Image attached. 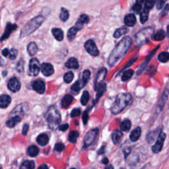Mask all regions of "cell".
Returning a JSON list of instances; mask_svg holds the SVG:
<instances>
[{
	"instance_id": "1",
	"label": "cell",
	"mask_w": 169,
	"mask_h": 169,
	"mask_svg": "<svg viewBox=\"0 0 169 169\" xmlns=\"http://www.w3.org/2000/svg\"><path fill=\"white\" fill-rule=\"evenodd\" d=\"M132 40L130 36L124 37L122 39L112 51L108 58V63L110 67L114 66L122 58L129 50Z\"/></svg>"
},
{
	"instance_id": "2",
	"label": "cell",
	"mask_w": 169,
	"mask_h": 169,
	"mask_svg": "<svg viewBox=\"0 0 169 169\" xmlns=\"http://www.w3.org/2000/svg\"><path fill=\"white\" fill-rule=\"evenodd\" d=\"M28 108V105L25 102L21 103L16 106V107L9 114V119L6 122V126L10 128L14 127L22 120Z\"/></svg>"
},
{
	"instance_id": "3",
	"label": "cell",
	"mask_w": 169,
	"mask_h": 169,
	"mask_svg": "<svg viewBox=\"0 0 169 169\" xmlns=\"http://www.w3.org/2000/svg\"><path fill=\"white\" fill-rule=\"evenodd\" d=\"M131 100L132 98L129 93L119 94L111 107L112 113L114 114L120 113L130 104Z\"/></svg>"
},
{
	"instance_id": "4",
	"label": "cell",
	"mask_w": 169,
	"mask_h": 169,
	"mask_svg": "<svg viewBox=\"0 0 169 169\" xmlns=\"http://www.w3.org/2000/svg\"><path fill=\"white\" fill-rule=\"evenodd\" d=\"M45 118L48 123V127L52 130H56L60 126L62 121L61 114L56 106L50 107L45 114Z\"/></svg>"
},
{
	"instance_id": "5",
	"label": "cell",
	"mask_w": 169,
	"mask_h": 169,
	"mask_svg": "<svg viewBox=\"0 0 169 169\" xmlns=\"http://www.w3.org/2000/svg\"><path fill=\"white\" fill-rule=\"evenodd\" d=\"M44 19L45 18L42 15H39V16L33 18V19L28 22L26 25L21 30V38H24V37H26L33 33L34 31L41 26Z\"/></svg>"
},
{
	"instance_id": "6",
	"label": "cell",
	"mask_w": 169,
	"mask_h": 169,
	"mask_svg": "<svg viewBox=\"0 0 169 169\" xmlns=\"http://www.w3.org/2000/svg\"><path fill=\"white\" fill-rule=\"evenodd\" d=\"M153 33H154V29L153 27L145 28L141 30L139 33L136 34V42L139 45H142L148 42L151 39Z\"/></svg>"
},
{
	"instance_id": "7",
	"label": "cell",
	"mask_w": 169,
	"mask_h": 169,
	"mask_svg": "<svg viewBox=\"0 0 169 169\" xmlns=\"http://www.w3.org/2000/svg\"><path fill=\"white\" fill-rule=\"evenodd\" d=\"M98 133H99L98 128H95V129L90 130L89 132L86 134L85 136H84L83 148H86L87 147H89L91 145V144L94 142V141L95 140Z\"/></svg>"
},
{
	"instance_id": "8",
	"label": "cell",
	"mask_w": 169,
	"mask_h": 169,
	"mask_svg": "<svg viewBox=\"0 0 169 169\" xmlns=\"http://www.w3.org/2000/svg\"><path fill=\"white\" fill-rule=\"evenodd\" d=\"M40 63L38 59L32 58L29 65V75L30 76H36L40 72Z\"/></svg>"
},
{
	"instance_id": "9",
	"label": "cell",
	"mask_w": 169,
	"mask_h": 169,
	"mask_svg": "<svg viewBox=\"0 0 169 169\" xmlns=\"http://www.w3.org/2000/svg\"><path fill=\"white\" fill-rule=\"evenodd\" d=\"M166 137L167 136H166L165 133L161 132L159 133L156 143H155V145L152 147V151L153 153H155V154L159 153L162 150L164 142L166 139Z\"/></svg>"
},
{
	"instance_id": "10",
	"label": "cell",
	"mask_w": 169,
	"mask_h": 169,
	"mask_svg": "<svg viewBox=\"0 0 169 169\" xmlns=\"http://www.w3.org/2000/svg\"><path fill=\"white\" fill-rule=\"evenodd\" d=\"M84 48L87 52L92 56H97L99 54V51L96 47L95 42L93 40H88L84 44Z\"/></svg>"
},
{
	"instance_id": "11",
	"label": "cell",
	"mask_w": 169,
	"mask_h": 169,
	"mask_svg": "<svg viewBox=\"0 0 169 169\" xmlns=\"http://www.w3.org/2000/svg\"><path fill=\"white\" fill-rule=\"evenodd\" d=\"M33 89L39 94H43L46 90V84L44 81L42 79H36L33 82Z\"/></svg>"
},
{
	"instance_id": "12",
	"label": "cell",
	"mask_w": 169,
	"mask_h": 169,
	"mask_svg": "<svg viewBox=\"0 0 169 169\" xmlns=\"http://www.w3.org/2000/svg\"><path fill=\"white\" fill-rule=\"evenodd\" d=\"M8 89L11 90V92L16 93L21 89V83L19 81L17 77H12L9 79L7 83Z\"/></svg>"
},
{
	"instance_id": "13",
	"label": "cell",
	"mask_w": 169,
	"mask_h": 169,
	"mask_svg": "<svg viewBox=\"0 0 169 169\" xmlns=\"http://www.w3.org/2000/svg\"><path fill=\"white\" fill-rule=\"evenodd\" d=\"M17 25L16 24H11L10 23H8L6 25L5 30L4 34L1 36V39H0V41H4V40L7 39L9 36L11 35V34L12 32H13L14 30H16L17 29Z\"/></svg>"
},
{
	"instance_id": "14",
	"label": "cell",
	"mask_w": 169,
	"mask_h": 169,
	"mask_svg": "<svg viewBox=\"0 0 169 169\" xmlns=\"http://www.w3.org/2000/svg\"><path fill=\"white\" fill-rule=\"evenodd\" d=\"M40 70L44 76L49 77L54 73V69L53 65L49 63H43L40 66Z\"/></svg>"
},
{
	"instance_id": "15",
	"label": "cell",
	"mask_w": 169,
	"mask_h": 169,
	"mask_svg": "<svg viewBox=\"0 0 169 169\" xmlns=\"http://www.w3.org/2000/svg\"><path fill=\"white\" fill-rule=\"evenodd\" d=\"M95 89L96 92V99L95 101V102H97L99 99L101 97L102 95L104 94V93L106 91V84L104 82L101 83L100 84H98L97 85L95 86Z\"/></svg>"
},
{
	"instance_id": "16",
	"label": "cell",
	"mask_w": 169,
	"mask_h": 169,
	"mask_svg": "<svg viewBox=\"0 0 169 169\" xmlns=\"http://www.w3.org/2000/svg\"><path fill=\"white\" fill-rule=\"evenodd\" d=\"M106 73H107V70L106 68H101L99 70L97 75H96V77L95 78V86L97 85L98 84H100L101 83H103L104 81Z\"/></svg>"
},
{
	"instance_id": "17",
	"label": "cell",
	"mask_w": 169,
	"mask_h": 169,
	"mask_svg": "<svg viewBox=\"0 0 169 169\" xmlns=\"http://www.w3.org/2000/svg\"><path fill=\"white\" fill-rule=\"evenodd\" d=\"M89 20H90V19L88 15H87L85 14L81 15L80 17L79 18V19H78L77 21L76 22L75 27H76L78 30H80L82 29V28L84 24L89 23Z\"/></svg>"
},
{
	"instance_id": "18",
	"label": "cell",
	"mask_w": 169,
	"mask_h": 169,
	"mask_svg": "<svg viewBox=\"0 0 169 169\" xmlns=\"http://www.w3.org/2000/svg\"><path fill=\"white\" fill-rule=\"evenodd\" d=\"M84 86H85V84L83 82L82 79H79L76 82L71 86V90L73 94H78L79 93L81 89L83 88Z\"/></svg>"
},
{
	"instance_id": "19",
	"label": "cell",
	"mask_w": 169,
	"mask_h": 169,
	"mask_svg": "<svg viewBox=\"0 0 169 169\" xmlns=\"http://www.w3.org/2000/svg\"><path fill=\"white\" fill-rule=\"evenodd\" d=\"M124 23L127 27H133L136 23V17L132 13H130L126 15L124 18Z\"/></svg>"
},
{
	"instance_id": "20",
	"label": "cell",
	"mask_w": 169,
	"mask_h": 169,
	"mask_svg": "<svg viewBox=\"0 0 169 169\" xmlns=\"http://www.w3.org/2000/svg\"><path fill=\"white\" fill-rule=\"evenodd\" d=\"M11 98L7 95H1L0 96V108H5L10 105Z\"/></svg>"
},
{
	"instance_id": "21",
	"label": "cell",
	"mask_w": 169,
	"mask_h": 169,
	"mask_svg": "<svg viewBox=\"0 0 169 169\" xmlns=\"http://www.w3.org/2000/svg\"><path fill=\"white\" fill-rule=\"evenodd\" d=\"M141 133H142V130L140 127H137L135 128L130 135V139L133 142H136L139 139L141 136Z\"/></svg>"
},
{
	"instance_id": "22",
	"label": "cell",
	"mask_w": 169,
	"mask_h": 169,
	"mask_svg": "<svg viewBox=\"0 0 169 169\" xmlns=\"http://www.w3.org/2000/svg\"><path fill=\"white\" fill-rule=\"evenodd\" d=\"M65 67L69 69H73V70H77L79 68V65L78 64V62L76 58H71L65 62Z\"/></svg>"
},
{
	"instance_id": "23",
	"label": "cell",
	"mask_w": 169,
	"mask_h": 169,
	"mask_svg": "<svg viewBox=\"0 0 169 169\" xmlns=\"http://www.w3.org/2000/svg\"><path fill=\"white\" fill-rule=\"evenodd\" d=\"M123 133L121 131L115 130L112 133V140L114 144L116 145L120 142L121 139H122Z\"/></svg>"
},
{
	"instance_id": "24",
	"label": "cell",
	"mask_w": 169,
	"mask_h": 169,
	"mask_svg": "<svg viewBox=\"0 0 169 169\" xmlns=\"http://www.w3.org/2000/svg\"><path fill=\"white\" fill-rule=\"evenodd\" d=\"M73 101V96L71 95H66L62 99L61 105L64 108H68L71 102Z\"/></svg>"
},
{
	"instance_id": "25",
	"label": "cell",
	"mask_w": 169,
	"mask_h": 169,
	"mask_svg": "<svg viewBox=\"0 0 169 169\" xmlns=\"http://www.w3.org/2000/svg\"><path fill=\"white\" fill-rule=\"evenodd\" d=\"M36 142L40 145L45 146L48 144L49 142V137L46 133H41L37 137Z\"/></svg>"
},
{
	"instance_id": "26",
	"label": "cell",
	"mask_w": 169,
	"mask_h": 169,
	"mask_svg": "<svg viewBox=\"0 0 169 169\" xmlns=\"http://www.w3.org/2000/svg\"><path fill=\"white\" fill-rule=\"evenodd\" d=\"M52 33L54 38L58 40V41H62L64 39V32L61 29L58 28H54L52 30Z\"/></svg>"
},
{
	"instance_id": "27",
	"label": "cell",
	"mask_w": 169,
	"mask_h": 169,
	"mask_svg": "<svg viewBox=\"0 0 169 169\" xmlns=\"http://www.w3.org/2000/svg\"><path fill=\"white\" fill-rule=\"evenodd\" d=\"M39 50L38 46L34 42H31L27 46V51L30 56H34Z\"/></svg>"
},
{
	"instance_id": "28",
	"label": "cell",
	"mask_w": 169,
	"mask_h": 169,
	"mask_svg": "<svg viewBox=\"0 0 169 169\" xmlns=\"http://www.w3.org/2000/svg\"><path fill=\"white\" fill-rule=\"evenodd\" d=\"M127 31H128V29L127 27H120L115 30L113 36L115 39H119L121 36H122L124 35V34H126L127 33Z\"/></svg>"
},
{
	"instance_id": "29",
	"label": "cell",
	"mask_w": 169,
	"mask_h": 169,
	"mask_svg": "<svg viewBox=\"0 0 169 169\" xmlns=\"http://www.w3.org/2000/svg\"><path fill=\"white\" fill-rule=\"evenodd\" d=\"M78 31H79V30H78L75 26L69 29L67 32V39L70 41H72V40L75 39V37H76Z\"/></svg>"
},
{
	"instance_id": "30",
	"label": "cell",
	"mask_w": 169,
	"mask_h": 169,
	"mask_svg": "<svg viewBox=\"0 0 169 169\" xmlns=\"http://www.w3.org/2000/svg\"><path fill=\"white\" fill-rule=\"evenodd\" d=\"M131 123L129 120H124L120 124V130L123 131H128L131 128Z\"/></svg>"
},
{
	"instance_id": "31",
	"label": "cell",
	"mask_w": 169,
	"mask_h": 169,
	"mask_svg": "<svg viewBox=\"0 0 169 169\" xmlns=\"http://www.w3.org/2000/svg\"><path fill=\"white\" fill-rule=\"evenodd\" d=\"M35 163L33 161H26L21 165L20 169H34Z\"/></svg>"
},
{
	"instance_id": "32",
	"label": "cell",
	"mask_w": 169,
	"mask_h": 169,
	"mask_svg": "<svg viewBox=\"0 0 169 169\" xmlns=\"http://www.w3.org/2000/svg\"><path fill=\"white\" fill-rule=\"evenodd\" d=\"M78 137H79V133L77 131H71L69 133L68 139L70 141V142L72 143H76L77 142Z\"/></svg>"
},
{
	"instance_id": "33",
	"label": "cell",
	"mask_w": 169,
	"mask_h": 169,
	"mask_svg": "<svg viewBox=\"0 0 169 169\" xmlns=\"http://www.w3.org/2000/svg\"><path fill=\"white\" fill-rule=\"evenodd\" d=\"M28 154L30 156H36L39 153V149L35 145H31L28 148Z\"/></svg>"
},
{
	"instance_id": "34",
	"label": "cell",
	"mask_w": 169,
	"mask_h": 169,
	"mask_svg": "<svg viewBox=\"0 0 169 169\" xmlns=\"http://www.w3.org/2000/svg\"><path fill=\"white\" fill-rule=\"evenodd\" d=\"M158 59L162 63H166L169 60V53L167 52H162L159 54Z\"/></svg>"
},
{
	"instance_id": "35",
	"label": "cell",
	"mask_w": 169,
	"mask_h": 169,
	"mask_svg": "<svg viewBox=\"0 0 169 169\" xmlns=\"http://www.w3.org/2000/svg\"><path fill=\"white\" fill-rule=\"evenodd\" d=\"M149 10L148 9H144V10L140 14V21L142 23H145V22L148 21L149 18Z\"/></svg>"
},
{
	"instance_id": "36",
	"label": "cell",
	"mask_w": 169,
	"mask_h": 169,
	"mask_svg": "<svg viewBox=\"0 0 169 169\" xmlns=\"http://www.w3.org/2000/svg\"><path fill=\"white\" fill-rule=\"evenodd\" d=\"M70 17V14L66 9L62 7L61 9L60 14H59V18L62 21H66Z\"/></svg>"
},
{
	"instance_id": "37",
	"label": "cell",
	"mask_w": 169,
	"mask_h": 169,
	"mask_svg": "<svg viewBox=\"0 0 169 169\" xmlns=\"http://www.w3.org/2000/svg\"><path fill=\"white\" fill-rule=\"evenodd\" d=\"M165 36V33L163 30H160L158 32H156L155 34L153 36V39L156 41H160V40H163Z\"/></svg>"
},
{
	"instance_id": "38",
	"label": "cell",
	"mask_w": 169,
	"mask_h": 169,
	"mask_svg": "<svg viewBox=\"0 0 169 169\" xmlns=\"http://www.w3.org/2000/svg\"><path fill=\"white\" fill-rule=\"evenodd\" d=\"M133 71L132 70H128L124 72L122 77V81H127L133 76Z\"/></svg>"
},
{
	"instance_id": "39",
	"label": "cell",
	"mask_w": 169,
	"mask_h": 169,
	"mask_svg": "<svg viewBox=\"0 0 169 169\" xmlns=\"http://www.w3.org/2000/svg\"><path fill=\"white\" fill-rule=\"evenodd\" d=\"M74 78V74L72 71H68L65 73L64 76V80L65 83H70Z\"/></svg>"
},
{
	"instance_id": "40",
	"label": "cell",
	"mask_w": 169,
	"mask_h": 169,
	"mask_svg": "<svg viewBox=\"0 0 169 169\" xmlns=\"http://www.w3.org/2000/svg\"><path fill=\"white\" fill-rule=\"evenodd\" d=\"M89 99H90V96L89 92L87 91V90H84L82 96H81V103L83 106H85L87 104V102H88Z\"/></svg>"
},
{
	"instance_id": "41",
	"label": "cell",
	"mask_w": 169,
	"mask_h": 169,
	"mask_svg": "<svg viewBox=\"0 0 169 169\" xmlns=\"http://www.w3.org/2000/svg\"><path fill=\"white\" fill-rule=\"evenodd\" d=\"M168 95V89H166L165 90V92L163 93V94H162V98L161 99V101H159V103L158 105L159 108L161 107V109L163 108V106L165 104V101H167Z\"/></svg>"
},
{
	"instance_id": "42",
	"label": "cell",
	"mask_w": 169,
	"mask_h": 169,
	"mask_svg": "<svg viewBox=\"0 0 169 169\" xmlns=\"http://www.w3.org/2000/svg\"><path fill=\"white\" fill-rule=\"evenodd\" d=\"M90 71L89 70H84L83 72V77L82 79H81L84 84H86L87 83H88V81L90 79Z\"/></svg>"
},
{
	"instance_id": "43",
	"label": "cell",
	"mask_w": 169,
	"mask_h": 169,
	"mask_svg": "<svg viewBox=\"0 0 169 169\" xmlns=\"http://www.w3.org/2000/svg\"><path fill=\"white\" fill-rule=\"evenodd\" d=\"M139 161V156L136 154H133L128 159L127 162L130 165H134L137 163Z\"/></svg>"
},
{
	"instance_id": "44",
	"label": "cell",
	"mask_w": 169,
	"mask_h": 169,
	"mask_svg": "<svg viewBox=\"0 0 169 169\" xmlns=\"http://www.w3.org/2000/svg\"><path fill=\"white\" fill-rule=\"evenodd\" d=\"M142 3L143 1H137L136 2V4L133 5V10L134 11V13H139V11L142 10Z\"/></svg>"
},
{
	"instance_id": "45",
	"label": "cell",
	"mask_w": 169,
	"mask_h": 169,
	"mask_svg": "<svg viewBox=\"0 0 169 169\" xmlns=\"http://www.w3.org/2000/svg\"><path fill=\"white\" fill-rule=\"evenodd\" d=\"M81 114V109L78 108L73 109V110L71 111L70 116L71 118H76V117H77V116H80Z\"/></svg>"
},
{
	"instance_id": "46",
	"label": "cell",
	"mask_w": 169,
	"mask_h": 169,
	"mask_svg": "<svg viewBox=\"0 0 169 169\" xmlns=\"http://www.w3.org/2000/svg\"><path fill=\"white\" fill-rule=\"evenodd\" d=\"M65 149V145L64 144L62 143H56L54 146V150L58 152H61L64 150Z\"/></svg>"
},
{
	"instance_id": "47",
	"label": "cell",
	"mask_w": 169,
	"mask_h": 169,
	"mask_svg": "<svg viewBox=\"0 0 169 169\" xmlns=\"http://www.w3.org/2000/svg\"><path fill=\"white\" fill-rule=\"evenodd\" d=\"M17 50L15 48H12L10 52H9V58L11 59H16L17 56Z\"/></svg>"
},
{
	"instance_id": "48",
	"label": "cell",
	"mask_w": 169,
	"mask_h": 169,
	"mask_svg": "<svg viewBox=\"0 0 169 169\" xmlns=\"http://www.w3.org/2000/svg\"><path fill=\"white\" fill-rule=\"evenodd\" d=\"M89 110L88 109H86L84 112H83V116H82V119H83V124L85 125L87 124V122H88V119H89Z\"/></svg>"
},
{
	"instance_id": "49",
	"label": "cell",
	"mask_w": 169,
	"mask_h": 169,
	"mask_svg": "<svg viewBox=\"0 0 169 169\" xmlns=\"http://www.w3.org/2000/svg\"><path fill=\"white\" fill-rule=\"evenodd\" d=\"M155 1H147L145 2V9H151L153 8V6H154L155 4Z\"/></svg>"
},
{
	"instance_id": "50",
	"label": "cell",
	"mask_w": 169,
	"mask_h": 169,
	"mask_svg": "<svg viewBox=\"0 0 169 169\" xmlns=\"http://www.w3.org/2000/svg\"><path fill=\"white\" fill-rule=\"evenodd\" d=\"M169 11V5L168 4H166L164 7V9L163 11L161 12V17H163L165 15H167L168 13V12Z\"/></svg>"
},
{
	"instance_id": "51",
	"label": "cell",
	"mask_w": 169,
	"mask_h": 169,
	"mask_svg": "<svg viewBox=\"0 0 169 169\" xmlns=\"http://www.w3.org/2000/svg\"><path fill=\"white\" fill-rule=\"evenodd\" d=\"M29 124H24V126L23 127V130H22V133H23V135H24V136L27 135V133L28 132V130H29Z\"/></svg>"
},
{
	"instance_id": "52",
	"label": "cell",
	"mask_w": 169,
	"mask_h": 169,
	"mask_svg": "<svg viewBox=\"0 0 169 169\" xmlns=\"http://www.w3.org/2000/svg\"><path fill=\"white\" fill-rule=\"evenodd\" d=\"M69 128V125L67 124H62L60 125L59 126V130L62 131H66Z\"/></svg>"
},
{
	"instance_id": "53",
	"label": "cell",
	"mask_w": 169,
	"mask_h": 169,
	"mask_svg": "<svg viewBox=\"0 0 169 169\" xmlns=\"http://www.w3.org/2000/svg\"><path fill=\"white\" fill-rule=\"evenodd\" d=\"M165 1H159L157 3H156V8L158 9H161L163 7H165Z\"/></svg>"
},
{
	"instance_id": "54",
	"label": "cell",
	"mask_w": 169,
	"mask_h": 169,
	"mask_svg": "<svg viewBox=\"0 0 169 169\" xmlns=\"http://www.w3.org/2000/svg\"><path fill=\"white\" fill-rule=\"evenodd\" d=\"M131 153V148H126L125 149H124V154L125 156V158H127V156L130 155V153Z\"/></svg>"
},
{
	"instance_id": "55",
	"label": "cell",
	"mask_w": 169,
	"mask_h": 169,
	"mask_svg": "<svg viewBox=\"0 0 169 169\" xmlns=\"http://www.w3.org/2000/svg\"><path fill=\"white\" fill-rule=\"evenodd\" d=\"M9 51L8 48H5L4 50H2V54L4 55L5 57H7V56H8V54H9Z\"/></svg>"
},
{
	"instance_id": "56",
	"label": "cell",
	"mask_w": 169,
	"mask_h": 169,
	"mask_svg": "<svg viewBox=\"0 0 169 169\" xmlns=\"http://www.w3.org/2000/svg\"><path fill=\"white\" fill-rule=\"evenodd\" d=\"M105 146H102V148L99 149V151H98L99 155H102L103 153H105Z\"/></svg>"
},
{
	"instance_id": "57",
	"label": "cell",
	"mask_w": 169,
	"mask_h": 169,
	"mask_svg": "<svg viewBox=\"0 0 169 169\" xmlns=\"http://www.w3.org/2000/svg\"><path fill=\"white\" fill-rule=\"evenodd\" d=\"M23 64L21 63V62H19V63H18V65H17V70L19 71H20L21 72L22 71H23Z\"/></svg>"
},
{
	"instance_id": "58",
	"label": "cell",
	"mask_w": 169,
	"mask_h": 169,
	"mask_svg": "<svg viewBox=\"0 0 169 169\" xmlns=\"http://www.w3.org/2000/svg\"><path fill=\"white\" fill-rule=\"evenodd\" d=\"M38 169H48V166H47L46 165L43 164V165H40Z\"/></svg>"
},
{
	"instance_id": "59",
	"label": "cell",
	"mask_w": 169,
	"mask_h": 169,
	"mask_svg": "<svg viewBox=\"0 0 169 169\" xmlns=\"http://www.w3.org/2000/svg\"><path fill=\"white\" fill-rule=\"evenodd\" d=\"M102 163L105 164V165L108 164V158H106V157L104 158V159H102Z\"/></svg>"
},
{
	"instance_id": "60",
	"label": "cell",
	"mask_w": 169,
	"mask_h": 169,
	"mask_svg": "<svg viewBox=\"0 0 169 169\" xmlns=\"http://www.w3.org/2000/svg\"><path fill=\"white\" fill-rule=\"evenodd\" d=\"M105 169H114V167H113V166L110 165L107 166V167H106Z\"/></svg>"
},
{
	"instance_id": "61",
	"label": "cell",
	"mask_w": 169,
	"mask_h": 169,
	"mask_svg": "<svg viewBox=\"0 0 169 169\" xmlns=\"http://www.w3.org/2000/svg\"><path fill=\"white\" fill-rule=\"evenodd\" d=\"M167 35L169 36V25L167 27Z\"/></svg>"
},
{
	"instance_id": "62",
	"label": "cell",
	"mask_w": 169,
	"mask_h": 169,
	"mask_svg": "<svg viewBox=\"0 0 169 169\" xmlns=\"http://www.w3.org/2000/svg\"><path fill=\"white\" fill-rule=\"evenodd\" d=\"M120 169H125V168H120Z\"/></svg>"
},
{
	"instance_id": "63",
	"label": "cell",
	"mask_w": 169,
	"mask_h": 169,
	"mask_svg": "<svg viewBox=\"0 0 169 169\" xmlns=\"http://www.w3.org/2000/svg\"><path fill=\"white\" fill-rule=\"evenodd\" d=\"M71 169H76V168H71Z\"/></svg>"
},
{
	"instance_id": "64",
	"label": "cell",
	"mask_w": 169,
	"mask_h": 169,
	"mask_svg": "<svg viewBox=\"0 0 169 169\" xmlns=\"http://www.w3.org/2000/svg\"><path fill=\"white\" fill-rule=\"evenodd\" d=\"M0 169H1V168H0Z\"/></svg>"
}]
</instances>
